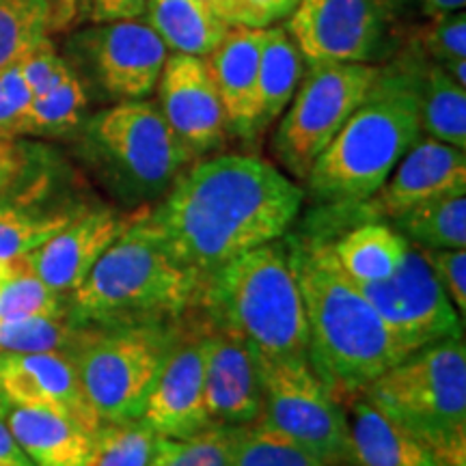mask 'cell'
I'll return each mask as SVG.
<instances>
[{
  "label": "cell",
  "instance_id": "obj_25",
  "mask_svg": "<svg viewBox=\"0 0 466 466\" xmlns=\"http://www.w3.org/2000/svg\"><path fill=\"white\" fill-rule=\"evenodd\" d=\"M415 76L421 132L466 149V86L425 55H415Z\"/></svg>",
  "mask_w": 466,
  "mask_h": 466
},
{
  "label": "cell",
  "instance_id": "obj_43",
  "mask_svg": "<svg viewBox=\"0 0 466 466\" xmlns=\"http://www.w3.org/2000/svg\"><path fill=\"white\" fill-rule=\"evenodd\" d=\"M197 3L203 5V7H206L212 15H217L218 20H223L225 25L244 26L242 11L238 7L236 0H197Z\"/></svg>",
  "mask_w": 466,
  "mask_h": 466
},
{
  "label": "cell",
  "instance_id": "obj_4",
  "mask_svg": "<svg viewBox=\"0 0 466 466\" xmlns=\"http://www.w3.org/2000/svg\"><path fill=\"white\" fill-rule=\"evenodd\" d=\"M201 288L203 279L134 218L69 294L67 313L96 329L173 324L195 309Z\"/></svg>",
  "mask_w": 466,
  "mask_h": 466
},
{
  "label": "cell",
  "instance_id": "obj_50",
  "mask_svg": "<svg viewBox=\"0 0 466 466\" xmlns=\"http://www.w3.org/2000/svg\"><path fill=\"white\" fill-rule=\"evenodd\" d=\"M376 3H378V5H380V0H376Z\"/></svg>",
  "mask_w": 466,
  "mask_h": 466
},
{
  "label": "cell",
  "instance_id": "obj_16",
  "mask_svg": "<svg viewBox=\"0 0 466 466\" xmlns=\"http://www.w3.org/2000/svg\"><path fill=\"white\" fill-rule=\"evenodd\" d=\"M466 190L464 149L419 137L380 190L359 203L365 218H395L425 201Z\"/></svg>",
  "mask_w": 466,
  "mask_h": 466
},
{
  "label": "cell",
  "instance_id": "obj_9",
  "mask_svg": "<svg viewBox=\"0 0 466 466\" xmlns=\"http://www.w3.org/2000/svg\"><path fill=\"white\" fill-rule=\"evenodd\" d=\"M307 67L272 137L279 165L300 182L380 74L374 63H316Z\"/></svg>",
  "mask_w": 466,
  "mask_h": 466
},
{
  "label": "cell",
  "instance_id": "obj_3",
  "mask_svg": "<svg viewBox=\"0 0 466 466\" xmlns=\"http://www.w3.org/2000/svg\"><path fill=\"white\" fill-rule=\"evenodd\" d=\"M421 137L415 55L380 74L307 175L322 206H354L374 197L401 156Z\"/></svg>",
  "mask_w": 466,
  "mask_h": 466
},
{
  "label": "cell",
  "instance_id": "obj_46",
  "mask_svg": "<svg viewBox=\"0 0 466 466\" xmlns=\"http://www.w3.org/2000/svg\"><path fill=\"white\" fill-rule=\"evenodd\" d=\"M466 0H423L425 14L430 17L450 14V11H460L464 9Z\"/></svg>",
  "mask_w": 466,
  "mask_h": 466
},
{
  "label": "cell",
  "instance_id": "obj_15",
  "mask_svg": "<svg viewBox=\"0 0 466 466\" xmlns=\"http://www.w3.org/2000/svg\"><path fill=\"white\" fill-rule=\"evenodd\" d=\"M96 78L119 102L147 100L158 86L168 48L143 17L104 22L85 33Z\"/></svg>",
  "mask_w": 466,
  "mask_h": 466
},
{
  "label": "cell",
  "instance_id": "obj_10",
  "mask_svg": "<svg viewBox=\"0 0 466 466\" xmlns=\"http://www.w3.org/2000/svg\"><path fill=\"white\" fill-rule=\"evenodd\" d=\"M258 359L264 395L259 421L289 436L324 466H350L348 415L309 357Z\"/></svg>",
  "mask_w": 466,
  "mask_h": 466
},
{
  "label": "cell",
  "instance_id": "obj_30",
  "mask_svg": "<svg viewBox=\"0 0 466 466\" xmlns=\"http://www.w3.org/2000/svg\"><path fill=\"white\" fill-rule=\"evenodd\" d=\"M58 313H67V299L35 275L26 258L0 261V319Z\"/></svg>",
  "mask_w": 466,
  "mask_h": 466
},
{
  "label": "cell",
  "instance_id": "obj_40",
  "mask_svg": "<svg viewBox=\"0 0 466 466\" xmlns=\"http://www.w3.org/2000/svg\"><path fill=\"white\" fill-rule=\"evenodd\" d=\"M147 0H89V17L97 25L116 20H138L145 15Z\"/></svg>",
  "mask_w": 466,
  "mask_h": 466
},
{
  "label": "cell",
  "instance_id": "obj_32",
  "mask_svg": "<svg viewBox=\"0 0 466 466\" xmlns=\"http://www.w3.org/2000/svg\"><path fill=\"white\" fill-rule=\"evenodd\" d=\"M80 329L69 313L0 319V354L67 352Z\"/></svg>",
  "mask_w": 466,
  "mask_h": 466
},
{
  "label": "cell",
  "instance_id": "obj_12",
  "mask_svg": "<svg viewBox=\"0 0 466 466\" xmlns=\"http://www.w3.org/2000/svg\"><path fill=\"white\" fill-rule=\"evenodd\" d=\"M285 31L307 66L371 63L387 44V9L376 0H299Z\"/></svg>",
  "mask_w": 466,
  "mask_h": 466
},
{
  "label": "cell",
  "instance_id": "obj_35",
  "mask_svg": "<svg viewBox=\"0 0 466 466\" xmlns=\"http://www.w3.org/2000/svg\"><path fill=\"white\" fill-rule=\"evenodd\" d=\"M231 425L212 423L188 439L160 436L151 466H227Z\"/></svg>",
  "mask_w": 466,
  "mask_h": 466
},
{
  "label": "cell",
  "instance_id": "obj_47",
  "mask_svg": "<svg viewBox=\"0 0 466 466\" xmlns=\"http://www.w3.org/2000/svg\"><path fill=\"white\" fill-rule=\"evenodd\" d=\"M20 154H22V151L17 149V145L14 143V138H0V162L14 160Z\"/></svg>",
  "mask_w": 466,
  "mask_h": 466
},
{
  "label": "cell",
  "instance_id": "obj_41",
  "mask_svg": "<svg viewBox=\"0 0 466 466\" xmlns=\"http://www.w3.org/2000/svg\"><path fill=\"white\" fill-rule=\"evenodd\" d=\"M52 33H66L89 15V0H44Z\"/></svg>",
  "mask_w": 466,
  "mask_h": 466
},
{
  "label": "cell",
  "instance_id": "obj_39",
  "mask_svg": "<svg viewBox=\"0 0 466 466\" xmlns=\"http://www.w3.org/2000/svg\"><path fill=\"white\" fill-rule=\"evenodd\" d=\"M236 3L242 11L244 26L268 28L289 17L299 0H236Z\"/></svg>",
  "mask_w": 466,
  "mask_h": 466
},
{
  "label": "cell",
  "instance_id": "obj_13",
  "mask_svg": "<svg viewBox=\"0 0 466 466\" xmlns=\"http://www.w3.org/2000/svg\"><path fill=\"white\" fill-rule=\"evenodd\" d=\"M206 333L201 318L188 326L179 319L177 337L168 350L141 421L165 439L199 434L212 419L206 408Z\"/></svg>",
  "mask_w": 466,
  "mask_h": 466
},
{
  "label": "cell",
  "instance_id": "obj_2",
  "mask_svg": "<svg viewBox=\"0 0 466 466\" xmlns=\"http://www.w3.org/2000/svg\"><path fill=\"white\" fill-rule=\"evenodd\" d=\"M309 333V363L339 401L357 398L401 357L376 309L319 236H288Z\"/></svg>",
  "mask_w": 466,
  "mask_h": 466
},
{
  "label": "cell",
  "instance_id": "obj_42",
  "mask_svg": "<svg viewBox=\"0 0 466 466\" xmlns=\"http://www.w3.org/2000/svg\"><path fill=\"white\" fill-rule=\"evenodd\" d=\"M0 466H35L22 451V447L17 445L3 417H0Z\"/></svg>",
  "mask_w": 466,
  "mask_h": 466
},
{
  "label": "cell",
  "instance_id": "obj_21",
  "mask_svg": "<svg viewBox=\"0 0 466 466\" xmlns=\"http://www.w3.org/2000/svg\"><path fill=\"white\" fill-rule=\"evenodd\" d=\"M5 423L35 466H89L93 434L46 408H5Z\"/></svg>",
  "mask_w": 466,
  "mask_h": 466
},
{
  "label": "cell",
  "instance_id": "obj_20",
  "mask_svg": "<svg viewBox=\"0 0 466 466\" xmlns=\"http://www.w3.org/2000/svg\"><path fill=\"white\" fill-rule=\"evenodd\" d=\"M266 28L231 26L212 55L206 56L223 100L227 130L233 137L250 141L255 86H258L259 56Z\"/></svg>",
  "mask_w": 466,
  "mask_h": 466
},
{
  "label": "cell",
  "instance_id": "obj_45",
  "mask_svg": "<svg viewBox=\"0 0 466 466\" xmlns=\"http://www.w3.org/2000/svg\"><path fill=\"white\" fill-rule=\"evenodd\" d=\"M22 167H25V154H20L14 160L0 162V197H3L5 192L17 182V177H20L22 173Z\"/></svg>",
  "mask_w": 466,
  "mask_h": 466
},
{
  "label": "cell",
  "instance_id": "obj_29",
  "mask_svg": "<svg viewBox=\"0 0 466 466\" xmlns=\"http://www.w3.org/2000/svg\"><path fill=\"white\" fill-rule=\"evenodd\" d=\"M227 466H324L289 436L264 421L231 425Z\"/></svg>",
  "mask_w": 466,
  "mask_h": 466
},
{
  "label": "cell",
  "instance_id": "obj_8",
  "mask_svg": "<svg viewBox=\"0 0 466 466\" xmlns=\"http://www.w3.org/2000/svg\"><path fill=\"white\" fill-rule=\"evenodd\" d=\"M86 138L127 203L160 199L195 160L158 102L127 100L102 110L89 121Z\"/></svg>",
  "mask_w": 466,
  "mask_h": 466
},
{
  "label": "cell",
  "instance_id": "obj_1",
  "mask_svg": "<svg viewBox=\"0 0 466 466\" xmlns=\"http://www.w3.org/2000/svg\"><path fill=\"white\" fill-rule=\"evenodd\" d=\"M305 190L258 156H214L179 173L160 203L137 217L179 264L201 279L261 244L281 240Z\"/></svg>",
  "mask_w": 466,
  "mask_h": 466
},
{
  "label": "cell",
  "instance_id": "obj_36",
  "mask_svg": "<svg viewBox=\"0 0 466 466\" xmlns=\"http://www.w3.org/2000/svg\"><path fill=\"white\" fill-rule=\"evenodd\" d=\"M423 50L430 61L439 63L458 85L466 86V15L450 11L436 15L423 33Z\"/></svg>",
  "mask_w": 466,
  "mask_h": 466
},
{
  "label": "cell",
  "instance_id": "obj_22",
  "mask_svg": "<svg viewBox=\"0 0 466 466\" xmlns=\"http://www.w3.org/2000/svg\"><path fill=\"white\" fill-rule=\"evenodd\" d=\"M350 404V466H445L432 453L382 415L363 395L348 400Z\"/></svg>",
  "mask_w": 466,
  "mask_h": 466
},
{
  "label": "cell",
  "instance_id": "obj_33",
  "mask_svg": "<svg viewBox=\"0 0 466 466\" xmlns=\"http://www.w3.org/2000/svg\"><path fill=\"white\" fill-rule=\"evenodd\" d=\"M160 436L138 421L102 423L93 434L89 466H151Z\"/></svg>",
  "mask_w": 466,
  "mask_h": 466
},
{
  "label": "cell",
  "instance_id": "obj_49",
  "mask_svg": "<svg viewBox=\"0 0 466 466\" xmlns=\"http://www.w3.org/2000/svg\"><path fill=\"white\" fill-rule=\"evenodd\" d=\"M391 3H393V0H380V5H382V7H384V9H387V7H389V5H391Z\"/></svg>",
  "mask_w": 466,
  "mask_h": 466
},
{
  "label": "cell",
  "instance_id": "obj_14",
  "mask_svg": "<svg viewBox=\"0 0 466 466\" xmlns=\"http://www.w3.org/2000/svg\"><path fill=\"white\" fill-rule=\"evenodd\" d=\"M156 89L162 115L192 158L225 147L227 116L206 56L171 55Z\"/></svg>",
  "mask_w": 466,
  "mask_h": 466
},
{
  "label": "cell",
  "instance_id": "obj_24",
  "mask_svg": "<svg viewBox=\"0 0 466 466\" xmlns=\"http://www.w3.org/2000/svg\"><path fill=\"white\" fill-rule=\"evenodd\" d=\"M330 247L354 283H378L398 270L410 244L393 225L360 218L359 227L343 233Z\"/></svg>",
  "mask_w": 466,
  "mask_h": 466
},
{
  "label": "cell",
  "instance_id": "obj_44",
  "mask_svg": "<svg viewBox=\"0 0 466 466\" xmlns=\"http://www.w3.org/2000/svg\"><path fill=\"white\" fill-rule=\"evenodd\" d=\"M20 124L22 116L11 106L7 93L3 89V83H0V138L20 137Z\"/></svg>",
  "mask_w": 466,
  "mask_h": 466
},
{
  "label": "cell",
  "instance_id": "obj_48",
  "mask_svg": "<svg viewBox=\"0 0 466 466\" xmlns=\"http://www.w3.org/2000/svg\"><path fill=\"white\" fill-rule=\"evenodd\" d=\"M5 408H7V400H5V395H3V391H0V417L5 415Z\"/></svg>",
  "mask_w": 466,
  "mask_h": 466
},
{
  "label": "cell",
  "instance_id": "obj_18",
  "mask_svg": "<svg viewBox=\"0 0 466 466\" xmlns=\"http://www.w3.org/2000/svg\"><path fill=\"white\" fill-rule=\"evenodd\" d=\"M0 391L7 404L58 412L91 434L102 425L85 398L67 352L0 354Z\"/></svg>",
  "mask_w": 466,
  "mask_h": 466
},
{
  "label": "cell",
  "instance_id": "obj_23",
  "mask_svg": "<svg viewBox=\"0 0 466 466\" xmlns=\"http://www.w3.org/2000/svg\"><path fill=\"white\" fill-rule=\"evenodd\" d=\"M302 74H305V58L285 26H268L259 56L258 86H255L250 141H258L268 127L279 121L299 89Z\"/></svg>",
  "mask_w": 466,
  "mask_h": 466
},
{
  "label": "cell",
  "instance_id": "obj_17",
  "mask_svg": "<svg viewBox=\"0 0 466 466\" xmlns=\"http://www.w3.org/2000/svg\"><path fill=\"white\" fill-rule=\"evenodd\" d=\"M206 333V408L212 423L258 421L264 406L258 352L242 337L201 318Z\"/></svg>",
  "mask_w": 466,
  "mask_h": 466
},
{
  "label": "cell",
  "instance_id": "obj_31",
  "mask_svg": "<svg viewBox=\"0 0 466 466\" xmlns=\"http://www.w3.org/2000/svg\"><path fill=\"white\" fill-rule=\"evenodd\" d=\"M89 106L78 76L69 72L50 91L35 96L20 126V137H61L76 130Z\"/></svg>",
  "mask_w": 466,
  "mask_h": 466
},
{
  "label": "cell",
  "instance_id": "obj_34",
  "mask_svg": "<svg viewBox=\"0 0 466 466\" xmlns=\"http://www.w3.org/2000/svg\"><path fill=\"white\" fill-rule=\"evenodd\" d=\"M50 35L44 0H0V67Z\"/></svg>",
  "mask_w": 466,
  "mask_h": 466
},
{
  "label": "cell",
  "instance_id": "obj_7",
  "mask_svg": "<svg viewBox=\"0 0 466 466\" xmlns=\"http://www.w3.org/2000/svg\"><path fill=\"white\" fill-rule=\"evenodd\" d=\"M173 324L83 326L67 350L80 387L100 423L138 421L177 337Z\"/></svg>",
  "mask_w": 466,
  "mask_h": 466
},
{
  "label": "cell",
  "instance_id": "obj_26",
  "mask_svg": "<svg viewBox=\"0 0 466 466\" xmlns=\"http://www.w3.org/2000/svg\"><path fill=\"white\" fill-rule=\"evenodd\" d=\"M143 17L173 55L209 56L231 28L197 0H147Z\"/></svg>",
  "mask_w": 466,
  "mask_h": 466
},
{
  "label": "cell",
  "instance_id": "obj_37",
  "mask_svg": "<svg viewBox=\"0 0 466 466\" xmlns=\"http://www.w3.org/2000/svg\"><path fill=\"white\" fill-rule=\"evenodd\" d=\"M460 318L466 316V248H419Z\"/></svg>",
  "mask_w": 466,
  "mask_h": 466
},
{
  "label": "cell",
  "instance_id": "obj_5",
  "mask_svg": "<svg viewBox=\"0 0 466 466\" xmlns=\"http://www.w3.org/2000/svg\"><path fill=\"white\" fill-rule=\"evenodd\" d=\"M195 309L209 324L242 337L259 357H309L305 305L285 236L203 279Z\"/></svg>",
  "mask_w": 466,
  "mask_h": 466
},
{
  "label": "cell",
  "instance_id": "obj_6",
  "mask_svg": "<svg viewBox=\"0 0 466 466\" xmlns=\"http://www.w3.org/2000/svg\"><path fill=\"white\" fill-rule=\"evenodd\" d=\"M360 395L439 462L466 466L464 335L406 354Z\"/></svg>",
  "mask_w": 466,
  "mask_h": 466
},
{
  "label": "cell",
  "instance_id": "obj_27",
  "mask_svg": "<svg viewBox=\"0 0 466 466\" xmlns=\"http://www.w3.org/2000/svg\"><path fill=\"white\" fill-rule=\"evenodd\" d=\"M391 225L417 248H466V190L410 208Z\"/></svg>",
  "mask_w": 466,
  "mask_h": 466
},
{
  "label": "cell",
  "instance_id": "obj_28",
  "mask_svg": "<svg viewBox=\"0 0 466 466\" xmlns=\"http://www.w3.org/2000/svg\"><path fill=\"white\" fill-rule=\"evenodd\" d=\"M78 212L69 209H39L28 201H5L0 197V261L25 258L58 229H63Z\"/></svg>",
  "mask_w": 466,
  "mask_h": 466
},
{
  "label": "cell",
  "instance_id": "obj_19",
  "mask_svg": "<svg viewBox=\"0 0 466 466\" xmlns=\"http://www.w3.org/2000/svg\"><path fill=\"white\" fill-rule=\"evenodd\" d=\"M130 220L113 209H86L78 212L58 229L50 240L25 255L28 266L52 291L66 296L78 288L96 261L124 233Z\"/></svg>",
  "mask_w": 466,
  "mask_h": 466
},
{
  "label": "cell",
  "instance_id": "obj_11",
  "mask_svg": "<svg viewBox=\"0 0 466 466\" xmlns=\"http://www.w3.org/2000/svg\"><path fill=\"white\" fill-rule=\"evenodd\" d=\"M357 288L376 309L401 357L450 337H462L464 319L412 244L391 277L357 283Z\"/></svg>",
  "mask_w": 466,
  "mask_h": 466
},
{
  "label": "cell",
  "instance_id": "obj_38",
  "mask_svg": "<svg viewBox=\"0 0 466 466\" xmlns=\"http://www.w3.org/2000/svg\"><path fill=\"white\" fill-rule=\"evenodd\" d=\"M17 63H20L26 85L31 86L33 97L50 91L52 86H56L72 72V67L56 55V48L52 46L50 37H44L42 42L28 48L25 55L17 58Z\"/></svg>",
  "mask_w": 466,
  "mask_h": 466
}]
</instances>
